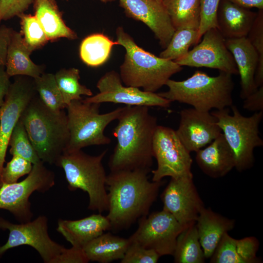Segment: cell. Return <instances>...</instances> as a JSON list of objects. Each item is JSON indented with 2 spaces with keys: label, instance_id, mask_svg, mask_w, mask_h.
<instances>
[{
  "label": "cell",
  "instance_id": "33",
  "mask_svg": "<svg viewBox=\"0 0 263 263\" xmlns=\"http://www.w3.org/2000/svg\"><path fill=\"white\" fill-rule=\"evenodd\" d=\"M35 88L43 103L50 109L59 111L66 109L55 75L43 73L34 79Z\"/></svg>",
  "mask_w": 263,
  "mask_h": 263
},
{
  "label": "cell",
  "instance_id": "39",
  "mask_svg": "<svg viewBox=\"0 0 263 263\" xmlns=\"http://www.w3.org/2000/svg\"><path fill=\"white\" fill-rule=\"evenodd\" d=\"M220 0H201L198 42L208 29L216 28V15Z\"/></svg>",
  "mask_w": 263,
  "mask_h": 263
},
{
  "label": "cell",
  "instance_id": "3",
  "mask_svg": "<svg viewBox=\"0 0 263 263\" xmlns=\"http://www.w3.org/2000/svg\"><path fill=\"white\" fill-rule=\"evenodd\" d=\"M20 119L40 160L56 165L70 141L67 113L50 109L35 95Z\"/></svg>",
  "mask_w": 263,
  "mask_h": 263
},
{
  "label": "cell",
  "instance_id": "40",
  "mask_svg": "<svg viewBox=\"0 0 263 263\" xmlns=\"http://www.w3.org/2000/svg\"><path fill=\"white\" fill-rule=\"evenodd\" d=\"M35 0H0V21L19 16Z\"/></svg>",
  "mask_w": 263,
  "mask_h": 263
},
{
  "label": "cell",
  "instance_id": "23",
  "mask_svg": "<svg viewBox=\"0 0 263 263\" xmlns=\"http://www.w3.org/2000/svg\"><path fill=\"white\" fill-rule=\"evenodd\" d=\"M234 219L225 217L210 208L204 207L198 216L195 226L206 259L211 257L223 236L232 230Z\"/></svg>",
  "mask_w": 263,
  "mask_h": 263
},
{
  "label": "cell",
  "instance_id": "38",
  "mask_svg": "<svg viewBox=\"0 0 263 263\" xmlns=\"http://www.w3.org/2000/svg\"><path fill=\"white\" fill-rule=\"evenodd\" d=\"M161 256L154 250L130 242L121 263H156Z\"/></svg>",
  "mask_w": 263,
  "mask_h": 263
},
{
  "label": "cell",
  "instance_id": "36",
  "mask_svg": "<svg viewBox=\"0 0 263 263\" xmlns=\"http://www.w3.org/2000/svg\"><path fill=\"white\" fill-rule=\"evenodd\" d=\"M256 51L259 58L255 75L256 87L263 85V9H259L252 26L246 37Z\"/></svg>",
  "mask_w": 263,
  "mask_h": 263
},
{
  "label": "cell",
  "instance_id": "12",
  "mask_svg": "<svg viewBox=\"0 0 263 263\" xmlns=\"http://www.w3.org/2000/svg\"><path fill=\"white\" fill-rule=\"evenodd\" d=\"M138 220L137 229L129 238L130 242L152 249L161 257L172 255L177 237L185 227L163 209Z\"/></svg>",
  "mask_w": 263,
  "mask_h": 263
},
{
  "label": "cell",
  "instance_id": "37",
  "mask_svg": "<svg viewBox=\"0 0 263 263\" xmlns=\"http://www.w3.org/2000/svg\"><path fill=\"white\" fill-rule=\"evenodd\" d=\"M32 167L33 164L30 162L19 156L13 155L11 160L2 169L0 176V187L4 184L17 182L19 178L28 174Z\"/></svg>",
  "mask_w": 263,
  "mask_h": 263
},
{
  "label": "cell",
  "instance_id": "31",
  "mask_svg": "<svg viewBox=\"0 0 263 263\" xmlns=\"http://www.w3.org/2000/svg\"><path fill=\"white\" fill-rule=\"evenodd\" d=\"M55 77L67 106L73 100L82 99L81 95L89 97L93 94L90 89L79 83L80 75L78 69H62L56 73Z\"/></svg>",
  "mask_w": 263,
  "mask_h": 263
},
{
  "label": "cell",
  "instance_id": "18",
  "mask_svg": "<svg viewBox=\"0 0 263 263\" xmlns=\"http://www.w3.org/2000/svg\"><path fill=\"white\" fill-rule=\"evenodd\" d=\"M127 17L145 23L165 49L175 30L162 2L156 0H119Z\"/></svg>",
  "mask_w": 263,
  "mask_h": 263
},
{
  "label": "cell",
  "instance_id": "24",
  "mask_svg": "<svg viewBox=\"0 0 263 263\" xmlns=\"http://www.w3.org/2000/svg\"><path fill=\"white\" fill-rule=\"evenodd\" d=\"M259 242L255 237L236 239L228 233L222 238L210 258L211 263H258Z\"/></svg>",
  "mask_w": 263,
  "mask_h": 263
},
{
  "label": "cell",
  "instance_id": "26",
  "mask_svg": "<svg viewBox=\"0 0 263 263\" xmlns=\"http://www.w3.org/2000/svg\"><path fill=\"white\" fill-rule=\"evenodd\" d=\"M130 244L129 238L103 233L87 243L82 249L89 261L109 263L121 260Z\"/></svg>",
  "mask_w": 263,
  "mask_h": 263
},
{
  "label": "cell",
  "instance_id": "44",
  "mask_svg": "<svg viewBox=\"0 0 263 263\" xmlns=\"http://www.w3.org/2000/svg\"><path fill=\"white\" fill-rule=\"evenodd\" d=\"M242 7L250 9H263V0H228Z\"/></svg>",
  "mask_w": 263,
  "mask_h": 263
},
{
  "label": "cell",
  "instance_id": "9",
  "mask_svg": "<svg viewBox=\"0 0 263 263\" xmlns=\"http://www.w3.org/2000/svg\"><path fill=\"white\" fill-rule=\"evenodd\" d=\"M0 229L9 232L6 243L0 246V258L9 249L26 245L36 249L44 263H62L67 248L51 239L45 216L40 215L32 221L20 224L12 223L0 217Z\"/></svg>",
  "mask_w": 263,
  "mask_h": 263
},
{
  "label": "cell",
  "instance_id": "6",
  "mask_svg": "<svg viewBox=\"0 0 263 263\" xmlns=\"http://www.w3.org/2000/svg\"><path fill=\"white\" fill-rule=\"evenodd\" d=\"M107 151L105 150L93 156L82 150H66L56 164L63 169L69 189H80L87 192L89 199L88 209L99 213L108 208L107 175L102 164Z\"/></svg>",
  "mask_w": 263,
  "mask_h": 263
},
{
  "label": "cell",
  "instance_id": "42",
  "mask_svg": "<svg viewBox=\"0 0 263 263\" xmlns=\"http://www.w3.org/2000/svg\"><path fill=\"white\" fill-rule=\"evenodd\" d=\"M12 32L6 26L0 28V66H5L8 47Z\"/></svg>",
  "mask_w": 263,
  "mask_h": 263
},
{
  "label": "cell",
  "instance_id": "34",
  "mask_svg": "<svg viewBox=\"0 0 263 263\" xmlns=\"http://www.w3.org/2000/svg\"><path fill=\"white\" fill-rule=\"evenodd\" d=\"M9 146L10 147L9 152L12 155L21 157L30 162L33 165L41 161L20 119L11 134Z\"/></svg>",
  "mask_w": 263,
  "mask_h": 263
},
{
  "label": "cell",
  "instance_id": "14",
  "mask_svg": "<svg viewBox=\"0 0 263 263\" xmlns=\"http://www.w3.org/2000/svg\"><path fill=\"white\" fill-rule=\"evenodd\" d=\"M203 36L200 43L174 61L181 66L207 67L231 75L239 74L234 57L226 46L225 38L218 29L210 28Z\"/></svg>",
  "mask_w": 263,
  "mask_h": 263
},
{
  "label": "cell",
  "instance_id": "17",
  "mask_svg": "<svg viewBox=\"0 0 263 263\" xmlns=\"http://www.w3.org/2000/svg\"><path fill=\"white\" fill-rule=\"evenodd\" d=\"M180 119L175 132L182 143L190 152L204 148L222 133L216 118L209 112L193 108L180 112Z\"/></svg>",
  "mask_w": 263,
  "mask_h": 263
},
{
  "label": "cell",
  "instance_id": "32",
  "mask_svg": "<svg viewBox=\"0 0 263 263\" xmlns=\"http://www.w3.org/2000/svg\"><path fill=\"white\" fill-rule=\"evenodd\" d=\"M175 28L194 21H200L201 0H162Z\"/></svg>",
  "mask_w": 263,
  "mask_h": 263
},
{
  "label": "cell",
  "instance_id": "16",
  "mask_svg": "<svg viewBox=\"0 0 263 263\" xmlns=\"http://www.w3.org/2000/svg\"><path fill=\"white\" fill-rule=\"evenodd\" d=\"M36 92L34 81L19 77L11 84L0 108V187L1 173L11 134L23 112L36 95Z\"/></svg>",
  "mask_w": 263,
  "mask_h": 263
},
{
  "label": "cell",
  "instance_id": "30",
  "mask_svg": "<svg viewBox=\"0 0 263 263\" xmlns=\"http://www.w3.org/2000/svg\"><path fill=\"white\" fill-rule=\"evenodd\" d=\"M199 23L191 22L176 29L169 44L159 56L174 61L185 56L192 45L198 43Z\"/></svg>",
  "mask_w": 263,
  "mask_h": 263
},
{
  "label": "cell",
  "instance_id": "29",
  "mask_svg": "<svg viewBox=\"0 0 263 263\" xmlns=\"http://www.w3.org/2000/svg\"><path fill=\"white\" fill-rule=\"evenodd\" d=\"M175 263H204L206 258L195 224L183 229L177 237L173 254Z\"/></svg>",
  "mask_w": 263,
  "mask_h": 263
},
{
  "label": "cell",
  "instance_id": "22",
  "mask_svg": "<svg viewBox=\"0 0 263 263\" xmlns=\"http://www.w3.org/2000/svg\"><path fill=\"white\" fill-rule=\"evenodd\" d=\"M110 229L111 225L109 219L99 213L77 220L59 219L56 228L73 246L82 248Z\"/></svg>",
  "mask_w": 263,
  "mask_h": 263
},
{
  "label": "cell",
  "instance_id": "2",
  "mask_svg": "<svg viewBox=\"0 0 263 263\" xmlns=\"http://www.w3.org/2000/svg\"><path fill=\"white\" fill-rule=\"evenodd\" d=\"M150 170L135 169L111 171L107 176L108 208L106 217L111 229L127 228L149 214L162 181L149 180Z\"/></svg>",
  "mask_w": 263,
  "mask_h": 263
},
{
  "label": "cell",
  "instance_id": "10",
  "mask_svg": "<svg viewBox=\"0 0 263 263\" xmlns=\"http://www.w3.org/2000/svg\"><path fill=\"white\" fill-rule=\"evenodd\" d=\"M55 184V174L44 165V162L41 161L33 164L31 172L23 180L1 186L0 209L9 211L21 223L30 221L33 214L30 196L35 191H48Z\"/></svg>",
  "mask_w": 263,
  "mask_h": 263
},
{
  "label": "cell",
  "instance_id": "7",
  "mask_svg": "<svg viewBox=\"0 0 263 263\" xmlns=\"http://www.w3.org/2000/svg\"><path fill=\"white\" fill-rule=\"evenodd\" d=\"M229 109L216 110L211 113L217 119L225 139L232 150L235 159V168L242 172L251 168L254 163L255 148L263 146L260 136L259 125L263 118V111L244 116L236 106Z\"/></svg>",
  "mask_w": 263,
  "mask_h": 263
},
{
  "label": "cell",
  "instance_id": "1",
  "mask_svg": "<svg viewBox=\"0 0 263 263\" xmlns=\"http://www.w3.org/2000/svg\"><path fill=\"white\" fill-rule=\"evenodd\" d=\"M113 131L117 144L108 166L111 171L147 169L153 164V140L158 126L149 107L126 106Z\"/></svg>",
  "mask_w": 263,
  "mask_h": 263
},
{
  "label": "cell",
  "instance_id": "41",
  "mask_svg": "<svg viewBox=\"0 0 263 263\" xmlns=\"http://www.w3.org/2000/svg\"><path fill=\"white\" fill-rule=\"evenodd\" d=\"M243 108L255 112L263 111V85L244 99Z\"/></svg>",
  "mask_w": 263,
  "mask_h": 263
},
{
  "label": "cell",
  "instance_id": "28",
  "mask_svg": "<svg viewBox=\"0 0 263 263\" xmlns=\"http://www.w3.org/2000/svg\"><path fill=\"white\" fill-rule=\"evenodd\" d=\"M115 45H119L117 41H113L103 34H92L82 41L79 48L80 57L88 66H100L108 59Z\"/></svg>",
  "mask_w": 263,
  "mask_h": 263
},
{
  "label": "cell",
  "instance_id": "47",
  "mask_svg": "<svg viewBox=\"0 0 263 263\" xmlns=\"http://www.w3.org/2000/svg\"><path fill=\"white\" fill-rule=\"evenodd\" d=\"M51 0V1H56V0Z\"/></svg>",
  "mask_w": 263,
  "mask_h": 263
},
{
  "label": "cell",
  "instance_id": "19",
  "mask_svg": "<svg viewBox=\"0 0 263 263\" xmlns=\"http://www.w3.org/2000/svg\"><path fill=\"white\" fill-rule=\"evenodd\" d=\"M195 152L197 164L210 177H222L235 168L233 153L223 133Z\"/></svg>",
  "mask_w": 263,
  "mask_h": 263
},
{
  "label": "cell",
  "instance_id": "43",
  "mask_svg": "<svg viewBox=\"0 0 263 263\" xmlns=\"http://www.w3.org/2000/svg\"><path fill=\"white\" fill-rule=\"evenodd\" d=\"M10 76L8 75L5 66H0V108L2 105L4 98L7 94L11 82L9 79Z\"/></svg>",
  "mask_w": 263,
  "mask_h": 263
},
{
  "label": "cell",
  "instance_id": "13",
  "mask_svg": "<svg viewBox=\"0 0 263 263\" xmlns=\"http://www.w3.org/2000/svg\"><path fill=\"white\" fill-rule=\"evenodd\" d=\"M96 87L99 93L85 98L88 102L101 104L110 102L126 106H144L167 108L169 100L158 94L141 90L132 86H123L119 74L114 70L105 73L98 80Z\"/></svg>",
  "mask_w": 263,
  "mask_h": 263
},
{
  "label": "cell",
  "instance_id": "46",
  "mask_svg": "<svg viewBox=\"0 0 263 263\" xmlns=\"http://www.w3.org/2000/svg\"><path fill=\"white\" fill-rule=\"evenodd\" d=\"M156 1H158V2H162V0H156Z\"/></svg>",
  "mask_w": 263,
  "mask_h": 263
},
{
  "label": "cell",
  "instance_id": "21",
  "mask_svg": "<svg viewBox=\"0 0 263 263\" xmlns=\"http://www.w3.org/2000/svg\"><path fill=\"white\" fill-rule=\"evenodd\" d=\"M257 12L228 0H220L216 15V28L225 39L247 37Z\"/></svg>",
  "mask_w": 263,
  "mask_h": 263
},
{
  "label": "cell",
  "instance_id": "27",
  "mask_svg": "<svg viewBox=\"0 0 263 263\" xmlns=\"http://www.w3.org/2000/svg\"><path fill=\"white\" fill-rule=\"evenodd\" d=\"M35 16L41 25L48 40L61 38L75 39L76 34L68 27L62 19L56 1L35 0Z\"/></svg>",
  "mask_w": 263,
  "mask_h": 263
},
{
  "label": "cell",
  "instance_id": "20",
  "mask_svg": "<svg viewBox=\"0 0 263 263\" xmlns=\"http://www.w3.org/2000/svg\"><path fill=\"white\" fill-rule=\"evenodd\" d=\"M225 44L236 64L241 79L240 96L244 99L258 89L254 78L258 56L246 37L225 39Z\"/></svg>",
  "mask_w": 263,
  "mask_h": 263
},
{
  "label": "cell",
  "instance_id": "8",
  "mask_svg": "<svg viewBox=\"0 0 263 263\" xmlns=\"http://www.w3.org/2000/svg\"><path fill=\"white\" fill-rule=\"evenodd\" d=\"M100 105L86 102L82 99L73 100L67 106L70 137L65 151L82 150L88 146L105 145L111 143V138L104 134L105 129L111 122L117 120L123 107L101 114Z\"/></svg>",
  "mask_w": 263,
  "mask_h": 263
},
{
  "label": "cell",
  "instance_id": "4",
  "mask_svg": "<svg viewBox=\"0 0 263 263\" xmlns=\"http://www.w3.org/2000/svg\"><path fill=\"white\" fill-rule=\"evenodd\" d=\"M116 35L119 45L126 50L119 74L125 85L155 93L172 75L182 70V66L175 61L157 56L139 47L122 27L116 28Z\"/></svg>",
  "mask_w": 263,
  "mask_h": 263
},
{
  "label": "cell",
  "instance_id": "11",
  "mask_svg": "<svg viewBox=\"0 0 263 263\" xmlns=\"http://www.w3.org/2000/svg\"><path fill=\"white\" fill-rule=\"evenodd\" d=\"M152 148L153 157L157 163V168L151 171L152 181H160L167 176L193 177L190 152L173 129L158 125L154 134Z\"/></svg>",
  "mask_w": 263,
  "mask_h": 263
},
{
  "label": "cell",
  "instance_id": "35",
  "mask_svg": "<svg viewBox=\"0 0 263 263\" xmlns=\"http://www.w3.org/2000/svg\"><path fill=\"white\" fill-rule=\"evenodd\" d=\"M20 18L23 40L33 51L49 41L41 25L35 15L22 14Z\"/></svg>",
  "mask_w": 263,
  "mask_h": 263
},
{
  "label": "cell",
  "instance_id": "25",
  "mask_svg": "<svg viewBox=\"0 0 263 263\" xmlns=\"http://www.w3.org/2000/svg\"><path fill=\"white\" fill-rule=\"evenodd\" d=\"M32 51L20 33L12 32L8 45L5 69L10 76L24 75L36 78L43 73V68L32 61Z\"/></svg>",
  "mask_w": 263,
  "mask_h": 263
},
{
  "label": "cell",
  "instance_id": "45",
  "mask_svg": "<svg viewBox=\"0 0 263 263\" xmlns=\"http://www.w3.org/2000/svg\"><path fill=\"white\" fill-rule=\"evenodd\" d=\"M100 0L101 1H102L103 2H108L113 1H114L115 0Z\"/></svg>",
  "mask_w": 263,
  "mask_h": 263
},
{
  "label": "cell",
  "instance_id": "5",
  "mask_svg": "<svg viewBox=\"0 0 263 263\" xmlns=\"http://www.w3.org/2000/svg\"><path fill=\"white\" fill-rule=\"evenodd\" d=\"M166 85L168 90L159 93L158 95L170 102L191 105L198 111L220 110L233 105L234 83L232 75L220 71L217 76H211L197 70L184 80L169 79Z\"/></svg>",
  "mask_w": 263,
  "mask_h": 263
},
{
  "label": "cell",
  "instance_id": "15",
  "mask_svg": "<svg viewBox=\"0 0 263 263\" xmlns=\"http://www.w3.org/2000/svg\"><path fill=\"white\" fill-rule=\"evenodd\" d=\"M163 209L184 227L195 224L205 207L193 181V177L171 178L161 195Z\"/></svg>",
  "mask_w": 263,
  "mask_h": 263
}]
</instances>
